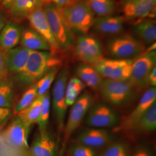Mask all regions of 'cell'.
Instances as JSON below:
<instances>
[{"label":"cell","mask_w":156,"mask_h":156,"mask_svg":"<svg viewBox=\"0 0 156 156\" xmlns=\"http://www.w3.org/2000/svg\"><path fill=\"white\" fill-rule=\"evenodd\" d=\"M59 64L50 51H32L24 69L16 74V79L23 85L30 87Z\"/></svg>","instance_id":"6da1fadb"},{"label":"cell","mask_w":156,"mask_h":156,"mask_svg":"<svg viewBox=\"0 0 156 156\" xmlns=\"http://www.w3.org/2000/svg\"><path fill=\"white\" fill-rule=\"evenodd\" d=\"M60 10L70 30L86 35L93 28L95 19L94 13L86 1L71 2Z\"/></svg>","instance_id":"7a4b0ae2"},{"label":"cell","mask_w":156,"mask_h":156,"mask_svg":"<svg viewBox=\"0 0 156 156\" xmlns=\"http://www.w3.org/2000/svg\"><path fill=\"white\" fill-rule=\"evenodd\" d=\"M99 91L104 100L114 106H122L132 101L138 93L128 80L104 79Z\"/></svg>","instance_id":"3957f363"},{"label":"cell","mask_w":156,"mask_h":156,"mask_svg":"<svg viewBox=\"0 0 156 156\" xmlns=\"http://www.w3.org/2000/svg\"><path fill=\"white\" fill-rule=\"evenodd\" d=\"M43 9L58 48L60 50L69 49L73 43V35L65 22L61 10L50 2L46 3Z\"/></svg>","instance_id":"277c9868"},{"label":"cell","mask_w":156,"mask_h":156,"mask_svg":"<svg viewBox=\"0 0 156 156\" xmlns=\"http://www.w3.org/2000/svg\"><path fill=\"white\" fill-rule=\"evenodd\" d=\"M144 44L129 34H124L110 39L107 50L116 59H132L144 53Z\"/></svg>","instance_id":"5b68a950"},{"label":"cell","mask_w":156,"mask_h":156,"mask_svg":"<svg viewBox=\"0 0 156 156\" xmlns=\"http://www.w3.org/2000/svg\"><path fill=\"white\" fill-rule=\"evenodd\" d=\"M156 63V51H146L134 60L128 80L138 93L149 88V76Z\"/></svg>","instance_id":"8992f818"},{"label":"cell","mask_w":156,"mask_h":156,"mask_svg":"<svg viewBox=\"0 0 156 156\" xmlns=\"http://www.w3.org/2000/svg\"><path fill=\"white\" fill-rule=\"evenodd\" d=\"M69 80V71L64 68L58 73L52 91V104L56 123L60 131L64 130L66 124L67 107L66 90Z\"/></svg>","instance_id":"52a82bcc"},{"label":"cell","mask_w":156,"mask_h":156,"mask_svg":"<svg viewBox=\"0 0 156 156\" xmlns=\"http://www.w3.org/2000/svg\"><path fill=\"white\" fill-rule=\"evenodd\" d=\"M134 60L102 58L93 66L104 79L126 81L130 77Z\"/></svg>","instance_id":"ba28073f"},{"label":"cell","mask_w":156,"mask_h":156,"mask_svg":"<svg viewBox=\"0 0 156 156\" xmlns=\"http://www.w3.org/2000/svg\"><path fill=\"white\" fill-rule=\"evenodd\" d=\"M86 124L91 128H115L120 124L117 112L104 103L90 107L86 115Z\"/></svg>","instance_id":"9c48e42d"},{"label":"cell","mask_w":156,"mask_h":156,"mask_svg":"<svg viewBox=\"0 0 156 156\" xmlns=\"http://www.w3.org/2000/svg\"><path fill=\"white\" fill-rule=\"evenodd\" d=\"M92 102V95L86 92L80 95L72 105L64 128L65 142L79 127L89 111Z\"/></svg>","instance_id":"30bf717a"},{"label":"cell","mask_w":156,"mask_h":156,"mask_svg":"<svg viewBox=\"0 0 156 156\" xmlns=\"http://www.w3.org/2000/svg\"><path fill=\"white\" fill-rule=\"evenodd\" d=\"M75 55L83 63L93 65L103 58V51L100 41L89 35H81L75 48Z\"/></svg>","instance_id":"8fae6325"},{"label":"cell","mask_w":156,"mask_h":156,"mask_svg":"<svg viewBox=\"0 0 156 156\" xmlns=\"http://www.w3.org/2000/svg\"><path fill=\"white\" fill-rule=\"evenodd\" d=\"M156 87H150L141 96L136 107L116 128L119 131H133L136 123L156 101Z\"/></svg>","instance_id":"7c38bea8"},{"label":"cell","mask_w":156,"mask_h":156,"mask_svg":"<svg viewBox=\"0 0 156 156\" xmlns=\"http://www.w3.org/2000/svg\"><path fill=\"white\" fill-rule=\"evenodd\" d=\"M30 128V126L17 116L2 135L9 146L18 150L24 151L29 148L28 138Z\"/></svg>","instance_id":"4fadbf2b"},{"label":"cell","mask_w":156,"mask_h":156,"mask_svg":"<svg viewBox=\"0 0 156 156\" xmlns=\"http://www.w3.org/2000/svg\"><path fill=\"white\" fill-rule=\"evenodd\" d=\"M27 18L34 30L49 43L51 47L50 52L53 55L60 50L51 31L43 7L33 12Z\"/></svg>","instance_id":"5bb4252c"},{"label":"cell","mask_w":156,"mask_h":156,"mask_svg":"<svg viewBox=\"0 0 156 156\" xmlns=\"http://www.w3.org/2000/svg\"><path fill=\"white\" fill-rule=\"evenodd\" d=\"M112 140L111 133L105 129L90 127L79 134L76 142L97 149L106 147L111 143Z\"/></svg>","instance_id":"9a60e30c"},{"label":"cell","mask_w":156,"mask_h":156,"mask_svg":"<svg viewBox=\"0 0 156 156\" xmlns=\"http://www.w3.org/2000/svg\"><path fill=\"white\" fill-rule=\"evenodd\" d=\"M156 0H123L122 9L124 18L142 19L155 11Z\"/></svg>","instance_id":"2e32d148"},{"label":"cell","mask_w":156,"mask_h":156,"mask_svg":"<svg viewBox=\"0 0 156 156\" xmlns=\"http://www.w3.org/2000/svg\"><path fill=\"white\" fill-rule=\"evenodd\" d=\"M57 144L47 129L39 131L30 148L31 156H56Z\"/></svg>","instance_id":"e0dca14e"},{"label":"cell","mask_w":156,"mask_h":156,"mask_svg":"<svg viewBox=\"0 0 156 156\" xmlns=\"http://www.w3.org/2000/svg\"><path fill=\"white\" fill-rule=\"evenodd\" d=\"M32 51L23 46H16L4 52L7 73L17 74L24 69Z\"/></svg>","instance_id":"ac0fdd59"},{"label":"cell","mask_w":156,"mask_h":156,"mask_svg":"<svg viewBox=\"0 0 156 156\" xmlns=\"http://www.w3.org/2000/svg\"><path fill=\"white\" fill-rule=\"evenodd\" d=\"M123 16H106L95 19L93 26L97 33L105 34H116L120 33L124 28Z\"/></svg>","instance_id":"d6986e66"},{"label":"cell","mask_w":156,"mask_h":156,"mask_svg":"<svg viewBox=\"0 0 156 156\" xmlns=\"http://www.w3.org/2000/svg\"><path fill=\"white\" fill-rule=\"evenodd\" d=\"M76 74L86 87L88 86L94 90H99L101 85L104 80L100 73L93 66L81 63L76 69Z\"/></svg>","instance_id":"ffe728a7"},{"label":"cell","mask_w":156,"mask_h":156,"mask_svg":"<svg viewBox=\"0 0 156 156\" xmlns=\"http://www.w3.org/2000/svg\"><path fill=\"white\" fill-rule=\"evenodd\" d=\"M45 0H15L10 8L12 18L16 20H22L38 9L42 8Z\"/></svg>","instance_id":"44dd1931"},{"label":"cell","mask_w":156,"mask_h":156,"mask_svg":"<svg viewBox=\"0 0 156 156\" xmlns=\"http://www.w3.org/2000/svg\"><path fill=\"white\" fill-rule=\"evenodd\" d=\"M22 30L16 24L8 23L0 32V48L3 51L12 49L20 44Z\"/></svg>","instance_id":"7402d4cb"},{"label":"cell","mask_w":156,"mask_h":156,"mask_svg":"<svg viewBox=\"0 0 156 156\" xmlns=\"http://www.w3.org/2000/svg\"><path fill=\"white\" fill-rule=\"evenodd\" d=\"M20 43L22 46L31 51H51L49 43L33 29L23 31Z\"/></svg>","instance_id":"603a6c76"},{"label":"cell","mask_w":156,"mask_h":156,"mask_svg":"<svg viewBox=\"0 0 156 156\" xmlns=\"http://www.w3.org/2000/svg\"><path fill=\"white\" fill-rule=\"evenodd\" d=\"M135 33L147 44L155 42L156 39V22L154 20H146L135 24Z\"/></svg>","instance_id":"cb8c5ba5"},{"label":"cell","mask_w":156,"mask_h":156,"mask_svg":"<svg viewBox=\"0 0 156 156\" xmlns=\"http://www.w3.org/2000/svg\"><path fill=\"white\" fill-rule=\"evenodd\" d=\"M156 129V102L136 123L133 131L138 133H148L153 132Z\"/></svg>","instance_id":"d4e9b609"},{"label":"cell","mask_w":156,"mask_h":156,"mask_svg":"<svg viewBox=\"0 0 156 156\" xmlns=\"http://www.w3.org/2000/svg\"><path fill=\"white\" fill-rule=\"evenodd\" d=\"M42 97H37L28 108L17 113V116L28 126H31L38 123L41 111Z\"/></svg>","instance_id":"484cf974"},{"label":"cell","mask_w":156,"mask_h":156,"mask_svg":"<svg viewBox=\"0 0 156 156\" xmlns=\"http://www.w3.org/2000/svg\"><path fill=\"white\" fill-rule=\"evenodd\" d=\"M86 86L77 77L68 80L66 90V102L67 107L72 106Z\"/></svg>","instance_id":"4316f807"},{"label":"cell","mask_w":156,"mask_h":156,"mask_svg":"<svg viewBox=\"0 0 156 156\" xmlns=\"http://www.w3.org/2000/svg\"><path fill=\"white\" fill-rule=\"evenodd\" d=\"M90 9L99 17L112 15L116 10L113 0H86Z\"/></svg>","instance_id":"83f0119b"},{"label":"cell","mask_w":156,"mask_h":156,"mask_svg":"<svg viewBox=\"0 0 156 156\" xmlns=\"http://www.w3.org/2000/svg\"><path fill=\"white\" fill-rule=\"evenodd\" d=\"M59 71V67H54L38 80L36 83L37 86L38 97H42L49 91L51 85L55 80Z\"/></svg>","instance_id":"f1b7e54d"},{"label":"cell","mask_w":156,"mask_h":156,"mask_svg":"<svg viewBox=\"0 0 156 156\" xmlns=\"http://www.w3.org/2000/svg\"><path fill=\"white\" fill-rule=\"evenodd\" d=\"M13 100L12 84L5 78L0 79V107L10 108Z\"/></svg>","instance_id":"f546056e"},{"label":"cell","mask_w":156,"mask_h":156,"mask_svg":"<svg viewBox=\"0 0 156 156\" xmlns=\"http://www.w3.org/2000/svg\"><path fill=\"white\" fill-rule=\"evenodd\" d=\"M50 93L48 91L43 97L42 101L41 111L39 116V120L37 124L39 126V131H44L46 129L47 126L49 122L50 110Z\"/></svg>","instance_id":"4dcf8cb0"},{"label":"cell","mask_w":156,"mask_h":156,"mask_svg":"<svg viewBox=\"0 0 156 156\" xmlns=\"http://www.w3.org/2000/svg\"><path fill=\"white\" fill-rule=\"evenodd\" d=\"M37 83H35L30 87L17 102L15 108V113H19L28 108L37 98Z\"/></svg>","instance_id":"1f68e13d"},{"label":"cell","mask_w":156,"mask_h":156,"mask_svg":"<svg viewBox=\"0 0 156 156\" xmlns=\"http://www.w3.org/2000/svg\"><path fill=\"white\" fill-rule=\"evenodd\" d=\"M100 156H129L128 147L122 142H111Z\"/></svg>","instance_id":"d6a6232c"},{"label":"cell","mask_w":156,"mask_h":156,"mask_svg":"<svg viewBox=\"0 0 156 156\" xmlns=\"http://www.w3.org/2000/svg\"><path fill=\"white\" fill-rule=\"evenodd\" d=\"M68 151L71 156H100L97 149L78 142L70 145Z\"/></svg>","instance_id":"836d02e7"},{"label":"cell","mask_w":156,"mask_h":156,"mask_svg":"<svg viewBox=\"0 0 156 156\" xmlns=\"http://www.w3.org/2000/svg\"><path fill=\"white\" fill-rule=\"evenodd\" d=\"M12 115L10 108H3L0 107V126L6 123Z\"/></svg>","instance_id":"e575fe53"},{"label":"cell","mask_w":156,"mask_h":156,"mask_svg":"<svg viewBox=\"0 0 156 156\" xmlns=\"http://www.w3.org/2000/svg\"><path fill=\"white\" fill-rule=\"evenodd\" d=\"M6 72L4 51L0 48V79L5 78Z\"/></svg>","instance_id":"d590c367"},{"label":"cell","mask_w":156,"mask_h":156,"mask_svg":"<svg viewBox=\"0 0 156 156\" xmlns=\"http://www.w3.org/2000/svg\"><path fill=\"white\" fill-rule=\"evenodd\" d=\"M131 156H153L151 149L146 146H141L134 151Z\"/></svg>","instance_id":"8d00e7d4"},{"label":"cell","mask_w":156,"mask_h":156,"mask_svg":"<svg viewBox=\"0 0 156 156\" xmlns=\"http://www.w3.org/2000/svg\"><path fill=\"white\" fill-rule=\"evenodd\" d=\"M149 87H156V66L153 68L149 76Z\"/></svg>","instance_id":"74e56055"},{"label":"cell","mask_w":156,"mask_h":156,"mask_svg":"<svg viewBox=\"0 0 156 156\" xmlns=\"http://www.w3.org/2000/svg\"><path fill=\"white\" fill-rule=\"evenodd\" d=\"M51 3L53 4L56 7L59 9H62L66 6L71 2V0H51Z\"/></svg>","instance_id":"f35d334b"},{"label":"cell","mask_w":156,"mask_h":156,"mask_svg":"<svg viewBox=\"0 0 156 156\" xmlns=\"http://www.w3.org/2000/svg\"><path fill=\"white\" fill-rule=\"evenodd\" d=\"M15 1V0H2L1 3V6L5 10H9Z\"/></svg>","instance_id":"ab89813d"},{"label":"cell","mask_w":156,"mask_h":156,"mask_svg":"<svg viewBox=\"0 0 156 156\" xmlns=\"http://www.w3.org/2000/svg\"><path fill=\"white\" fill-rule=\"evenodd\" d=\"M5 22H4V19L3 15H2V13L0 12V32L2 30V29L5 26Z\"/></svg>","instance_id":"60d3db41"},{"label":"cell","mask_w":156,"mask_h":156,"mask_svg":"<svg viewBox=\"0 0 156 156\" xmlns=\"http://www.w3.org/2000/svg\"><path fill=\"white\" fill-rule=\"evenodd\" d=\"M156 42L151 44V45L150 46L149 48H148L146 51H156Z\"/></svg>","instance_id":"b9f144b4"},{"label":"cell","mask_w":156,"mask_h":156,"mask_svg":"<svg viewBox=\"0 0 156 156\" xmlns=\"http://www.w3.org/2000/svg\"><path fill=\"white\" fill-rule=\"evenodd\" d=\"M2 0H0V4H1V2H2Z\"/></svg>","instance_id":"7bdbcfd3"},{"label":"cell","mask_w":156,"mask_h":156,"mask_svg":"<svg viewBox=\"0 0 156 156\" xmlns=\"http://www.w3.org/2000/svg\"><path fill=\"white\" fill-rule=\"evenodd\" d=\"M45 1H46V0H45Z\"/></svg>","instance_id":"ee69618b"}]
</instances>
